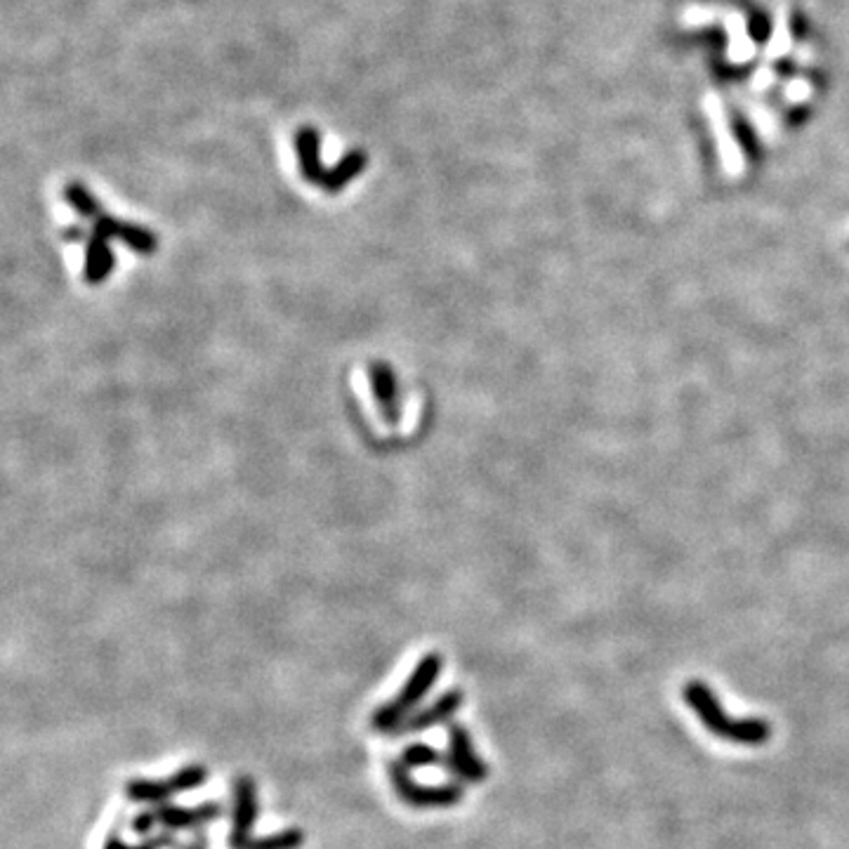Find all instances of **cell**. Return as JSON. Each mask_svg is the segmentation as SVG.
<instances>
[{
  "label": "cell",
  "instance_id": "obj_17",
  "mask_svg": "<svg viewBox=\"0 0 849 849\" xmlns=\"http://www.w3.org/2000/svg\"><path fill=\"white\" fill-rule=\"evenodd\" d=\"M64 196H67L69 206L74 208L81 217H88V220H97V217L102 215L100 201H97L95 196H92L81 182L67 184V189H64Z\"/></svg>",
  "mask_w": 849,
  "mask_h": 849
},
{
  "label": "cell",
  "instance_id": "obj_2",
  "mask_svg": "<svg viewBox=\"0 0 849 849\" xmlns=\"http://www.w3.org/2000/svg\"><path fill=\"white\" fill-rule=\"evenodd\" d=\"M684 701L694 710L696 720L708 729L715 739L736 743V746H762L772 736V725L762 717H743L736 720L722 708L717 696L710 691L708 684L699 680L689 682L684 687Z\"/></svg>",
  "mask_w": 849,
  "mask_h": 849
},
{
  "label": "cell",
  "instance_id": "obj_1",
  "mask_svg": "<svg viewBox=\"0 0 849 849\" xmlns=\"http://www.w3.org/2000/svg\"><path fill=\"white\" fill-rule=\"evenodd\" d=\"M444 673V656L439 651H427V654L416 663L401 684V689L392 699L380 703L371 713V729L375 734H383L394 739L401 725L411 717L420 706H425V699L430 691L437 687L439 677Z\"/></svg>",
  "mask_w": 849,
  "mask_h": 849
},
{
  "label": "cell",
  "instance_id": "obj_9",
  "mask_svg": "<svg viewBox=\"0 0 849 849\" xmlns=\"http://www.w3.org/2000/svg\"><path fill=\"white\" fill-rule=\"evenodd\" d=\"M109 241L111 236L104 232L102 227L92 225L88 246H85V267H83V276L90 286H100V283L114 272L116 258H114V250H111L109 246Z\"/></svg>",
  "mask_w": 849,
  "mask_h": 849
},
{
  "label": "cell",
  "instance_id": "obj_6",
  "mask_svg": "<svg viewBox=\"0 0 849 849\" xmlns=\"http://www.w3.org/2000/svg\"><path fill=\"white\" fill-rule=\"evenodd\" d=\"M446 772L453 776V781H460L463 786L465 783H484L491 774L489 765L472 741L470 729L460 722L446 725Z\"/></svg>",
  "mask_w": 849,
  "mask_h": 849
},
{
  "label": "cell",
  "instance_id": "obj_3",
  "mask_svg": "<svg viewBox=\"0 0 849 849\" xmlns=\"http://www.w3.org/2000/svg\"><path fill=\"white\" fill-rule=\"evenodd\" d=\"M222 816H225V805L217 800H208L192 807L166 802V805L147 807L137 812L130 819V831L140 835V838H151L156 833H196L217 824Z\"/></svg>",
  "mask_w": 849,
  "mask_h": 849
},
{
  "label": "cell",
  "instance_id": "obj_5",
  "mask_svg": "<svg viewBox=\"0 0 849 849\" xmlns=\"http://www.w3.org/2000/svg\"><path fill=\"white\" fill-rule=\"evenodd\" d=\"M210 781V769L199 762L184 765L175 769L173 774L163 776V779H149V776H133L125 781V798L137 805H166L177 795L199 791Z\"/></svg>",
  "mask_w": 849,
  "mask_h": 849
},
{
  "label": "cell",
  "instance_id": "obj_13",
  "mask_svg": "<svg viewBox=\"0 0 849 849\" xmlns=\"http://www.w3.org/2000/svg\"><path fill=\"white\" fill-rule=\"evenodd\" d=\"M399 760L404 762L406 769L418 772V769H430V767H446V753L437 750L432 743L425 741H413L401 750Z\"/></svg>",
  "mask_w": 849,
  "mask_h": 849
},
{
  "label": "cell",
  "instance_id": "obj_11",
  "mask_svg": "<svg viewBox=\"0 0 849 849\" xmlns=\"http://www.w3.org/2000/svg\"><path fill=\"white\" fill-rule=\"evenodd\" d=\"M368 378H371V390L375 397V404L383 408V416L387 423H399V399H397V380H394L392 368L383 364V361H375L368 368Z\"/></svg>",
  "mask_w": 849,
  "mask_h": 849
},
{
  "label": "cell",
  "instance_id": "obj_14",
  "mask_svg": "<svg viewBox=\"0 0 849 849\" xmlns=\"http://www.w3.org/2000/svg\"><path fill=\"white\" fill-rule=\"evenodd\" d=\"M364 168H366L364 151H352V154H347L333 170H326V177L321 184H324L328 192H340L347 182L361 175V170Z\"/></svg>",
  "mask_w": 849,
  "mask_h": 849
},
{
  "label": "cell",
  "instance_id": "obj_18",
  "mask_svg": "<svg viewBox=\"0 0 849 849\" xmlns=\"http://www.w3.org/2000/svg\"><path fill=\"white\" fill-rule=\"evenodd\" d=\"M177 849H210V838H208V833L206 831H196V833H192V838H189L187 842H182L180 840V847Z\"/></svg>",
  "mask_w": 849,
  "mask_h": 849
},
{
  "label": "cell",
  "instance_id": "obj_16",
  "mask_svg": "<svg viewBox=\"0 0 849 849\" xmlns=\"http://www.w3.org/2000/svg\"><path fill=\"white\" fill-rule=\"evenodd\" d=\"M307 842V835L302 828H281L269 835H255L246 849H302Z\"/></svg>",
  "mask_w": 849,
  "mask_h": 849
},
{
  "label": "cell",
  "instance_id": "obj_4",
  "mask_svg": "<svg viewBox=\"0 0 849 849\" xmlns=\"http://www.w3.org/2000/svg\"><path fill=\"white\" fill-rule=\"evenodd\" d=\"M387 779L397 800L406 807L425 812V809H453L465 800V786L460 781L446 783H420L411 769L404 767L399 758L387 762Z\"/></svg>",
  "mask_w": 849,
  "mask_h": 849
},
{
  "label": "cell",
  "instance_id": "obj_10",
  "mask_svg": "<svg viewBox=\"0 0 849 849\" xmlns=\"http://www.w3.org/2000/svg\"><path fill=\"white\" fill-rule=\"evenodd\" d=\"M95 225L102 227L111 239H121L125 246L140 255H154L156 248H159V239H156V234L140 225H130V222L116 220V217H109V215L97 217Z\"/></svg>",
  "mask_w": 849,
  "mask_h": 849
},
{
  "label": "cell",
  "instance_id": "obj_8",
  "mask_svg": "<svg viewBox=\"0 0 849 849\" xmlns=\"http://www.w3.org/2000/svg\"><path fill=\"white\" fill-rule=\"evenodd\" d=\"M465 706V691L458 687H451L442 691L439 696H434L430 703L420 706L408 720L401 725V729L394 734V739H404V736H416L425 734L434 727H444L456 722V715Z\"/></svg>",
  "mask_w": 849,
  "mask_h": 849
},
{
  "label": "cell",
  "instance_id": "obj_12",
  "mask_svg": "<svg viewBox=\"0 0 849 849\" xmlns=\"http://www.w3.org/2000/svg\"><path fill=\"white\" fill-rule=\"evenodd\" d=\"M295 144H298V159H300L302 175H305L307 180L314 182V184L324 182L326 170H324V166H321V159H319V137H317V133H314V130H309V128L300 130Z\"/></svg>",
  "mask_w": 849,
  "mask_h": 849
},
{
  "label": "cell",
  "instance_id": "obj_15",
  "mask_svg": "<svg viewBox=\"0 0 849 849\" xmlns=\"http://www.w3.org/2000/svg\"><path fill=\"white\" fill-rule=\"evenodd\" d=\"M180 840L173 833H156L151 838H142L137 845H130L128 840L121 835V828H111L107 838H104L102 849H177Z\"/></svg>",
  "mask_w": 849,
  "mask_h": 849
},
{
  "label": "cell",
  "instance_id": "obj_7",
  "mask_svg": "<svg viewBox=\"0 0 849 849\" xmlns=\"http://www.w3.org/2000/svg\"><path fill=\"white\" fill-rule=\"evenodd\" d=\"M260 819L258 783L250 774H239L232 791V826H229V849H246L255 838Z\"/></svg>",
  "mask_w": 849,
  "mask_h": 849
}]
</instances>
